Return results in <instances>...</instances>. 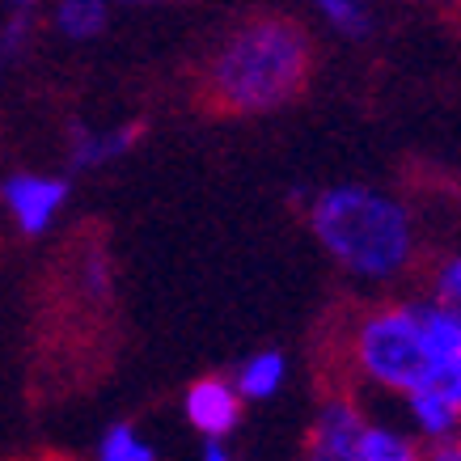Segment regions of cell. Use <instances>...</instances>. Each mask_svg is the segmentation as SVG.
<instances>
[{"label":"cell","mask_w":461,"mask_h":461,"mask_svg":"<svg viewBox=\"0 0 461 461\" xmlns=\"http://www.w3.org/2000/svg\"><path fill=\"white\" fill-rule=\"evenodd\" d=\"M423 461H461V436L457 440H445V445H428L423 448Z\"/></svg>","instance_id":"cell-16"},{"label":"cell","mask_w":461,"mask_h":461,"mask_svg":"<svg viewBox=\"0 0 461 461\" xmlns=\"http://www.w3.org/2000/svg\"><path fill=\"white\" fill-rule=\"evenodd\" d=\"M351 368L368 385L406 398L436 381V335L428 301H393L360 313L348 335Z\"/></svg>","instance_id":"cell-3"},{"label":"cell","mask_w":461,"mask_h":461,"mask_svg":"<svg viewBox=\"0 0 461 461\" xmlns=\"http://www.w3.org/2000/svg\"><path fill=\"white\" fill-rule=\"evenodd\" d=\"M284 381H288V356L276 348H267V351H254V356L241 360L233 385H238L241 402H267V398H276V393L284 390Z\"/></svg>","instance_id":"cell-9"},{"label":"cell","mask_w":461,"mask_h":461,"mask_svg":"<svg viewBox=\"0 0 461 461\" xmlns=\"http://www.w3.org/2000/svg\"><path fill=\"white\" fill-rule=\"evenodd\" d=\"M313 39L288 14L241 17L199 68V98L224 114H267L305 94Z\"/></svg>","instance_id":"cell-1"},{"label":"cell","mask_w":461,"mask_h":461,"mask_svg":"<svg viewBox=\"0 0 461 461\" xmlns=\"http://www.w3.org/2000/svg\"><path fill=\"white\" fill-rule=\"evenodd\" d=\"M368 5H373V0H313V9H318L339 34H348V39H364V34L373 30Z\"/></svg>","instance_id":"cell-13"},{"label":"cell","mask_w":461,"mask_h":461,"mask_svg":"<svg viewBox=\"0 0 461 461\" xmlns=\"http://www.w3.org/2000/svg\"><path fill=\"white\" fill-rule=\"evenodd\" d=\"M309 229L321 250L356 280H393L415 258L411 212L377 186H326L309 203Z\"/></svg>","instance_id":"cell-2"},{"label":"cell","mask_w":461,"mask_h":461,"mask_svg":"<svg viewBox=\"0 0 461 461\" xmlns=\"http://www.w3.org/2000/svg\"><path fill=\"white\" fill-rule=\"evenodd\" d=\"M203 461H238L233 453H224L221 440H208V448H203Z\"/></svg>","instance_id":"cell-17"},{"label":"cell","mask_w":461,"mask_h":461,"mask_svg":"<svg viewBox=\"0 0 461 461\" xmlns=\"http://www.w3.org/2000/svg\"><path fill=\"white\" fill-rule=\"evenodd\" d=\"M94 461H157V448L136 423H111L98 436Z\"/></svg>","instance_id":"cell-12"},{"label":"cell","mask_w":461,"mask_h":461,"mask_svg":"<svg viewBox=\"0 0 461 461\" xmlns=\"http://www.w3.org/2000/svg\"><path fill=\"white\" fill-rule=\"evenodd\" d=\"M140 123H119V127H72L68 161L72 169H102L127 157L140 144Z\"/></svg>","instance_id":"cell-7"},{"label":"cell","mask_w":461,"mask_h":461,"mask_svg":"<svg viewBox=\"0 0 461 461\" xmlns=\"http://www.w3.org/2000/svg\"><path fill=\"white\" fill-rule=\"evenodd\" d=\"M428 301H436V305L448 309V313L461 321V254H448V258H440V263H436L432 293H428Z\"/></svg>","instance_id":"cell-14"},{"label":"cell","mask_w":461,"mask_h":461,"mask_svg":"<svg viewBox=\"0 0 461 461\" xmlns=\"http://www.w3.org/2000/svg\"><path fill=\"white\" fill-rule=\"evenodd\" d=\"M364 428H368V415L351 398L321 402L318 420L305 436V461H356Z\"/></svg>","instance_id":"cell-5"},{"label":"cell","mask_w":461,"mask_h":461,"mask_svg":"<svg viewBox=\"0 0 461 461\" xmlns=\"http://www.w3.org/2000/svg\"><path fill=\"white\" fill-rule=\"evenodd\" d=\"M241 393L233 381L224 377H199L186 398H182V411H186V423L195 428L203 440H224V436L238 432L241 423Z\"/></svg>","instance_id":"cell-6"},{"label":"cell","mask_w":461,"mask_h":461,"mask_svg":"<svg viewBox=\"0 0 461 461\" xmlns=\"http://www.w3.org/2000/svg\"><path fill=\"white\" fill-rule=\"evenodd\" d=\"M123 5H153V0H123Z\"/></svg>","instance_id":"cell-19"},{"label":"cell","mask_w":461,"mask_h":461,"mask_svg":"<svg viewBox=\"0 0 461 461\" xmlns=\"http://www.w3.org/2000/svg\"><path fill=\"white\" fill-rule=\"evenodd\" d=\"M356 461H423V448L415 436L398 432L390 423H373L364 428L360 448H356Z\"/></svg>","instance_id":"cell-11"},{"label":"cell","mask_w":461,"mask_h":461,"mask_svg":"<svg viewBox=\"0 0 461 461\" xmlns=\"http://www.w3.org/2000/svg\"><path fill=\"white\" fill-rule=\"evenodd\" d=\"M56 30L72 42H89L98 39L106 22H111V0H56V14H51Z\"/></svg>","instance_id":"cell-10"},{"label":"cell","mask_w":461,"mask_h":461,"mask_svg":"<svg viewBox=\"0 0 461 461\" xmlns=\"http://www.w3.org/2000/svg\"><path fill=\"white\" fill-rule=\"evenodd\" d=\"M457 9H461V0H457Z\"/></svg>","instance_id":"cell-20"},{"label":"cell","mask_w":461,"mask_h":461,"mask_svg":"<svg viewBox=\"0 0 461 461\" xmlns=\"http://www.w3.org/2000/svg\"><path fill=\"white\" fill-rule=\"evenodd\" d=\"M26 42H30V17H26V9H17V14L0 26V77L22 59Z\"/></svg>","instance_id":"cell-15"},{"label":"cell","mask_w":461,"mask_h":461,"mask_svg":"<svg viewBox=\"0 0 461 461\" xmlns=\"http://www.w3.org/2000/svg\"><path fill=\"white\" fill-rule=\"evenodd\" d=\"M9 5H14V9H34L39 0H9Z\"/></svg>","instance_id":"cell-18"},{"label":"cell","mask_w":461,"mask_h":461,"mask_svg":"<svg viewBox=\"0 0 461 461\" xmlns=\"http://www.w3.org/2000/svg\"><path fill=\"white\" fill-rule=\"evenodd\" d=\"M0 203L9 212V221L17 224V233L42 238L59 221L64 203H68V178H59V174H34V169L9 174V178L0 182Z\"/></svg>","instance_id":"cell-4"},{"label":"cell","mask_w":461,"mask_h":461,"mask_svg":"<svg viewBox=\"0 0 461 461\" xmlns=\"http://www.w3.org/2000/svg\"><path fill=\"white\" fill-rule=\"evenodd\" d=\"M406 415H411V428L420 440L428 445H445V440H457L461 436V398L440 390H415L402 398Z\"/></svg>","instance_id":"cell-8"}]
</instances>
